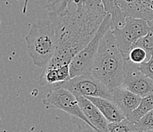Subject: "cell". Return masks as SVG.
<instances>
[{"label":"cell","mask_w":153,"mask_h":132,"mask_svg":"<svg viewBox=\"0 0 153 132\" xmlns=\"http://www.w3.org/2000/svg\"><path fill=\"white\" fill-rule=\"evenodd\" d=\"M111 29V17L108 15L101 24L99 30L90 43L72 59L69 64L71 78L91 74L95 57L98 53L100 43L105 34Z\"/></svg>","instance_id":"277c9868"},{"label":"cell","mask_w":153,"mask_h":132,"mask_svg":"<svg viewBox=\"0 0 153 132\" xmlns=\"http://www.w3.org/2000/svg\"><path fill=\"white\" fill-rule=\"evenodd\" d=\"M108 130L109 132H133L137 128L135 124L126 119L120 122L109 123Z\"/></svg>","instance_id":"2e32d148"},{"label":"cell","mask_w":153,"mask_h":132,"mask_svg":"<svg viewBox=\"0 0 153 132\" xmlns=\"http://www.w3.org/2000/svg\"><path fill=\"white\" fill-rule=\"evenodd\" d=\"M42 103L47 109L64 111L72 117L81 119L92 127L85 116L76 96L66 89L59 88L50 90Z\"/></svg>","instance_id":"52a82bcc"},{"label":"cell","mask_w":153,"mask_h":132,"mask_svg":"<svg viewBox=\"0 0 153 132\" xmlns=\"http://www.w3.org/2000/svg\"><path fill=\"white\" fill-rule=\"evenodd\" d=\"M140 132H153V131H140Z\"/></svg>","instance_id":"603a6c76"},{"label":"cell","mask_w":153,"mask_h":132,"mask_svg":"<svg viewBox=\"0 0 153 132\" xmlns=\"http://www.w3.org/2000/svg\"><path fill=\"white\" fill-rule=\"evenodd\" d=\"M133 132H140V131H139L138 130H136V131H133Z\"/></svg>","instance_id":"cb8c5ba5"},{"label":"cell","mask_w":153,"mask_h":132,"mask_svg":"<svg viewBox=\"0 0 153 132\" xmlns=\"http://www.w3.org/2000/svg\"><path fill=\"white\" fill-rule=\"evenodd\" d=\"M86 98L95 105L109 123L120 122L126 119L122 111L114 101L101 97H87Z\"/></svg>","instance_id":"8fae6325"},{"label":"cell","mask_w":153,"mask_h":132,"mask_svg":"<svg viewBox=\"0 0 153 132\" xmlns=\"http://www.w3.org/2000/svg\"><path fill=\"white\" fill-rule=\"evenodd\" d=\"M45 9L58 41L47 69L69 65L94 38L108 15L101 0H49Z\"/></svg>","instance_id":"6da1fadb"},{"label":"cell","mask_w":153,"mask_h":132,"mask_svg":"<svg viewBox=\"0 0 153 132\" xmlns=\"http://www.w3.org/2000/svg\"><path fill=\"white\" fill-rule=\"evenodd\" d=\"M122 87L144 98L153 93V80L140 69V65L126 60Z\"/></svg>","instance_id":"ba28073f"},{"label":"cell","mask_w":153,"mask_h":132,"mask_svg":"<svg viewBox=\"0 0 153 132\" xmlns=\"http://www.w3.org/2000/svg\"><path fill=\"white\" fill-rule=\"evenodd\" d=\"M140 69L145 75L153 80V54L148 61L140 65Z\"/></svg>","instance_id":"d6986e66"},{"label":"cell","mask_w":153,"mask_h":132,"mask_svg":"<svg viewBox=\"0 0 153 132\" xmlns=\"http://www.w3.org/2000/svg\"><path fill=\"white\" fill-rule=\"evenodd\" d=\"M112 94L113 101L119 107L126 118L138 107L142 100V97L133 94L122 86L112 90Z\"/></svg>","instance_id":"30bf717a"},{"label":"cell","mask_w":153,"mask_h":132,"mask_svg":"<svg viewBox=\"0 0 153 132\" xmlns=\"http://www.w3.org/2000/svg\"><path fill=\"white\" fill-rule=\"evenodd\" d=\"M149 24V31L146 36L142 37L138 42L136 43L135 46H139L144 49L148 55V60L153 54V20L147 21ZM134 46V47H135Z\"/></svg>","instance_id":"5bb4252c"},{"label":"cell","mask_w":153,"mask_h":132,"mask_svg":"<svg viewBox=\"0 0 153 132\" xmlns=\"http://www.w3.org/2000/svg\"><path fill=\"white\" fill-rule=\"evenodd\" d=\"M58 74V77H59V83L67 81L70 80V69H69V65H62L61 67L56 69Z\"/></svg>","instance_id":"ffe728a7"},{"label":"cell","mask_w":153,"mask_h":132,"mask_svg":"<svg viewBox=\"0 0 153 132\" xmlns=\"http://www.w3.org/2000/svg\"><path fill=\"white\" fill-rule=\"evenodd\" d=\"M127 60H130L134 64L141 65L143 62L148 61V55L144 49L135 46L130 51Z\"/></svg>","instance_id":"e0dca14e"},{"label":"cell","mask_w":153,"mask_h":132,"mask_svg":"<svg viewBox=\"0 0 153 132\" xmlns=\"http://www.w3.org/2000/svg\"><path fill=\"white\" fill-rule=\"evenodd\" d=\"M103 7L108 15L111 17V30L121 28L125 24L126 16L120 9L118 0H101Z\"/></svg>","instance_id":"7c38bea8"},{"label":"cell","mask_w":153,"mask_h":132,"mask_svg":"<svg viewBox=\"0 0 153 132\" xmlns=\"http://www.w3.org/2000/svg\"><path fill=\"white\" fill-rule=\"evenodd\" d=\"M149 29V27L146 20L126 17L125 24L121 28L111 30L118 48L126 60L132 49L142 37L146 35Z\"/></svg>","instance_id":"8992f818"},{"label":"cell","mask_w":153,"mask_h":132,"mask_svg":"<svg viewBox=\"0 0 153 132\" xmlns=\"http://www.w3.org/2000/svg\"><path fill=\"white\" fill-rule=\"evenodd\" d=\"M85 116L98 132H109V122L94 103L82 96H76Z\"/></svg>","instance_id":"9c48e42d"},{"label":"cell","mask_w":153,"mask_h":132,"mask_svg":"<svg viewBox=\"0 0 153 132\" xmlns=\"http://www.w3.org/2000/svg\"><path fill=\"white\" fill-rule=\"evenodd\" d=\"M153 109V93L147 97L142 98L138 107L126 119L133 124L140 121L144 115Z\"/></svg>","instance_id":"4fadbf2b"},{"label":"cell","mask_w":153,"mask_h":132,"mask_svg":"<svg viewBox=\"0 0 153 132\" xmlns=\"http://www.w3.org/2000/svg\"><path fill=\"white\" fill-rule=\"evenodd\" d=\"M39 84L44 87H51L59 83L57 70L56 69L44 68L43 72L38 79Z\"/></svg>","instance_id":"9a60e30c"},{"label":"cell","mask_w":153,"mask_h":132,"mask_svg":"<svg viewBox=\"0 0 153 132\" xmlns=\"http://www.w3.org/2000/svg\"><path fill=\"white\" fill-rule=\"evenodd\" d=\"M27 4H28V0H25V4H24L23 7V14H25L26 12H27Z\"/></svg>","instance_id":"7402d4cb"},{"label":"cell","mask_w":153,"mask_h":132,"mask_svg":"<svg viewBox=\"0 0 153 132\" xmlns=\"http://www.w3.org/2000/svg\"><path fill=\"white\" fill-rule=\"evenodd\" d=\"M25 41L34 65L44 69L55 55L58 46L55 27L51 21L41 19L33 22Z\"/></svg>","instance_id":"3957f363"},{"label":"cell","mask_w":153,"mask_h":132,"mask_svg":"<svg viewBox=\"0 0 153 132\" xmlns=\"http://www.w3.org/2000/svg\"><path fill=\"white\" fill-rule=\"evenodd\" d=\"M135 125L139 131H153V109L144 115Z\"/></svg>","instance_id":"ac0fdd59"},{"label":"cell","mask_w":153,"mask_h":132,"mask_svg":"<svg viewBox=\"0 0 153 132\" xmlns=\"http://www.w3.org/2000/svg\"><path fill=\"white\" fill-rule=\"evenodd\" d=\"M126 59L117 45L111 30L101 39L91 74L99 80L111 91L122 86Z\"/></svg>","instance_id":"7a4b0ae2"},{"label":"cell","mask_w":153,"mask_h":132,"mask_svg":"<svg viewBox=\"0 0 153 132\" xmlns=\"http://www.w3.org/2000/svg\"><path fill=\"white\" fill-rule=\"evenodd\" d=\"M72 122L77 126L78 132H98L96 130H94L91 126L88 125L86 122L81 120V119L73 117Z\"/></svg>","instance_id":"44dd1931"},{"label":"cell","mask_w":153,"mask_h":132,"mask_svg":"<svg viewBox=\"0 0 153 132\" xmlns=\"http://www.w3.org/2000/svg\"><path fill=\"white\" fill-rule=\"evenodd\" d=\"M49 87L50 90L62 88L70 91L75 96L101 97L113 101L112 91L91 74L78 76Z\"/></svg>","instance_id":"5b68a950"}]
</instances>
